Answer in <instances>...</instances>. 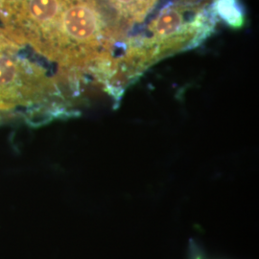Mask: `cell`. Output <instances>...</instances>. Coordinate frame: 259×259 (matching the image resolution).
Here are the masks:
<instances>
[{
	"instance_id": "6da1fadb",
	"label": "cell",
	"mask_w": 259,
	"mask_h": 259,
	"mask_svg": "<svg viewBox=\"0 0 259 259\" xmlns=\"http://www.w3.org/2000/svg\"><path fill=\"white\" fill-rule=\"evenodd\" d=\"M210 0H177L148 24L146 34L129 42L123 62L138 75L166 56L199 46L215 26Z\"/></svg>"
},
{
	"instance_id": "7a4b0ae2",
	"label": "cell",
	"mask_w": 259,
	"mask_h": 259,
	"mask_svg": "<svg viewBox=\"0 0 259 259\" xmlns=\"http://www.w3.org/2000/svg\"><path fill=\"white\" fill-rule=\"evenodd\" d=\"M24 47L0 27V112L55 111L58 82L41 65L19 55Z\"/></svg>"
},
{
	"instance_id": "3957f363",
	"label": "cell",
	"mask_w": 259,
	"mask_h": 259,
	"mask_svg": "<svg viewBox=\"0 0 259 259\" xmlns=\"http://www.w3.org/2000/svg\"><path fill=\"white\" fill-rule=\"evenodd\" d=\"M69 0H2L3 27L23 46L51 61L61 18ZM52 62V61H51Z\"/></svg>"
},
{
	"instance_id": "277c9868",
	"label": "cell",
	"mask_w": 259,
	"mask_h": 259,
	"mask_svg": "<svg viewBox=\"0 0 259 259\" xmlns=\"http://www.w3.org/2000/svg\"><path fill=\"white\" fill-rule=\"evenodd\" d=\"M160 0H98L113 26L122 35L142 22Z\"/></svg>"
},
{
	"instance_id": "5b68a950",
	"label": "cell",
	"mask_w": 259,
	"mask_h": 259,
	"mask_svg": "<svg viewBox=\"0 0 259 259\" xmlns=\"http://www.w3.org/2000/svg\"><path fill=\"white\" fill-rule=\"evenodd\" d=\"M210 9L216 19H221L228 26L241 28L246 19L240 0H212Z\"/></svg>"
},
{
	"instance_id": "8992f818",
	"label": "cell",
	"mask_w": 259,
	"mask_h": 259,
	"mask_svg": "<svg viewBox=\"0 0 259 259\" xmlns=\"http://www.w3.org/2000/svg\"><path fill=\"white\" fill-rule=\"evenodd\" d=\"M2 118H3V116H1V115H0V121H1V119H2Z\"/></svg>"
}]
</instances>
